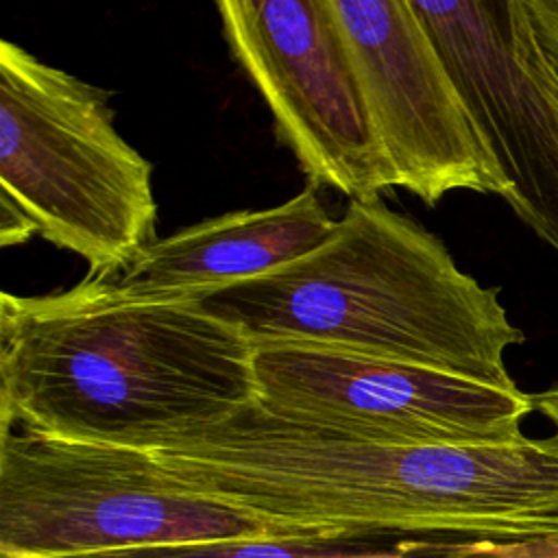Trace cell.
<instances>
[{
  "label": "cell",
  "mask_w": 558,
  "mask_h": 558,
  "mask_svg": "<svg viewBox=\"0 0 558 558\" xmlns=\"http://www.w3.org/2000/svg\"><path fill=\"white\" fill-rule=\"evenodd\" d=\"M342 547H320L292 541H257V543H201L179 547H150L113 554H96L81 558H316Z\"/></svg>",
  "instance_id": "cell-11"
},
{
  "label": "cell",
  "mask_w": 558,
  "mask_h": 558,
  "mask_svg": "<svg viewBox=\"0 0 558 558\" xmlns=\"http://www.w3.org/2000/svg\"><path fill=\"white\" fill-rule=\"evenodd\" d=\"M253 375L266 414L390 445L508 442L534 410L519 388L314 344H253Z\"/></svg>",
  "instance_id": "cell-7"
},
{
  "label": "cell",
  "mask_w": 558,
  "mask_h": 558,
  "mask_svg": "<svg viewBox=\"0 0 558 558\" xmlns=\"http://www.w3.org/2000/svg\"><path fill=\"white\" fill-rule=\"evenodd\" d=\"M316 558H412V556L399 554L395 549H373V551H366V549H333V551L320 554Z\"/></svg>",
  "instance_id": "cell-16"
},
{
  "label": "cell",
  "mask_w": 558,
  "mask_h": 558,
  "mask_svg": "<svg viewBox=\"0 0 558 558\" xmlns=\"http://www.w3.org/2000/svg\"><path fill=\"white\" fill-rule=\"evenodd\" d=\"M275 541L150 451L0 427V558Z\"/></svg>",
  "instance_id": "cell-5"
},
{
  "label": "cell",
  "mask_w": 558,
  "mask_h": 558,
  "mask_svg": "<svg viewBox=\"0 0 558 558\" xmlns=\"http://www.w3.org/2000/svg\"><path fill=\"white\" fill-rule=\"evenodd\" d=\"M510 183L508 205L558 251V105L517 52L508 0H410Z\"/></svg>",
  "instance_id": "cell-9"
},
{
  "label": "cell",
  "mask_w": 558,
  "mask_h": 558,
  "mask_svg": "<svg viewBox=\"0 0 558 558\" xmlns=\"http://www.w3.org/2000/svg\"><path fill=\"white\" fill-rule=\"evenodd\" d=\"M329 7L397 187L427 207L456 190L508 203L510 183L410 0H329Z\"/></svg>",
  "instance_id": "cell-8"
},
{
  "label": "cell",
  "mask_w": 558,
  "mask_h": 558,
  "mask_svg": "<svg viewBox=\"0 0 558 558\" xmlns=\"http://www.w3.org/2000/svg\"><path fill=\"white\" fill-rule=\"evenodd\" d=\"M497 294L418 222L349 201L320 248L196 303L251 344L327 347L514 390L506 351L525 336Z\"/></svg>",
  "instance_id": "cell-3"
},
{
  "label": "cell",
  "mask_w": 558,
  "mask_h": 558,
  "mask_svg": "<svg viewBox=\"0 0 558 558\" xmlns=\"http://www.w3.org/2000/svg\"><path fill=\"white\" fill-rule=\"evenodd\" d=\"M532 46L558 83V0H512Z\"/></svg>",
  "instance_id": "cell-12"
},
{
  "label": "cell",
  "mask_w": 558,
  "mask_h": 558,
  "mask_svg": "<svg viewBox=\"0 0 558 558\" xmlns=\"http://www.w3.org/2000/svg\"><path fill=\"white\" fill-rule=\"evenodd\" d=\"M0 198L44 240L118 277L157 238L153 163L113 126L109 96L0 44Z\"/></svg>",
  "instance_id": "cell-4"
},
{
  "label": "cell",
  "mask_w": 558,
  "mask_h": 558,
  "mask_svg": "<svg viewBox=\"0 0 558 558\" xmlns=\"http://www.w3.org/2000/svg\"><path fill=\"white\" fill-rule=\"evenodd\" d=\"M35 233L33 222L9 201L0 198V246L26 242Z\"/></svg>",
  "instance_id": "cell-14"
},
{
  "label": "cell",
  "mask_w": 558,
  "mask_h": 558,
  "mask_svg": "<svg viewBox=\"0 0 558 558\" xmlns=\"http://www.w3.org/2000/svg\"><path fill=\"white\" fill-rule=\"evenodd\" d=\"M225 41L314 187L381 201L397 187L329 0H220Z\"/></svg>",
  "instance_id": "cell-6"
},
{
  "label": "cell",
  "mask_w": 558,
  "mask_h": 558,
  "mask_svg": "<svg viewBox=\"0 0 558 558\" xmlns=\"http://www.w3.org/2000/svg\"><path fill=\"white\" fill-rule=\"evenodd\" d=\"M336 227L310 185L281 205L229 211L157 238L111 286L133 301H201L314 253Z\"/></svg>",
  "instance_id": "cell-10"
},
{
  "label": "cell",
  "mask_w": 558,
  "mask_h": 558,
  "mask_svg": "<svg viewBox=\"0 0 558 558\" xmlns=\"http://www.w3.org/2000/svg\"><path fill=\"white\" fill-rule=\"evenodd\" d=\"M253 403L251 340L196 301H133L92 275L0 294V427L155 451Z\"/></svg>",
  "instance_id": "cell-2"
},
{
  "label": "cell",
  "mask_w": 558,
  "mask_h": 558,
  "mask_svg": "<svg viewBox=\"0 0 558 558\" xmlns=\"http://www.w3.org/2000/svg\"><path fill=\"white\" fill-rule=\"evenodd\" d=\"M508 4H510V22H512V35H514L517 52H519V57L523 59V63L532 70V74L547 87V92L554 96V100H556V105H558V83L549 76V72L545 70V65L541 63V59H538V54H536V50H534V46H532V39H530V35H527V31H525V26H523V22H521L517 9H514V2L508 0Z\"/></svg>",
  "instance_id": "cell-13"
},
{
  "label": "cell",
  "mask_w": 558,
  "mask_h": 558,
  "mask_svg": "<svg viewBox=\"0 0 558 558\" xmlns=\"http://www.w3.org/2000/svg\"><path fill=\"white\" fill-rule=\"evenodd\" d=\"M530 397H532L534 410H538L545 418H549L556 429L554 434H558V386L536 392V395H530Z\"/></svg>",
  "instance_id": "cell-15"
},
{
  "label": "cell",
  "mask_w": 558,
  "mask_h": 558,
  "mask_svg": "<svg viewBox=\"0 0 558 558\" xmlns=\"http://www.w3.org/2000/svg\"><path fill=\"white\" fill-rule=\"evenodd\" d=\"M150 453L275 541L412 558H558V434L390 445L286 423L253 403Z\"/></svg>",
  "instance_id": "cell-1"
}]
</instances>
